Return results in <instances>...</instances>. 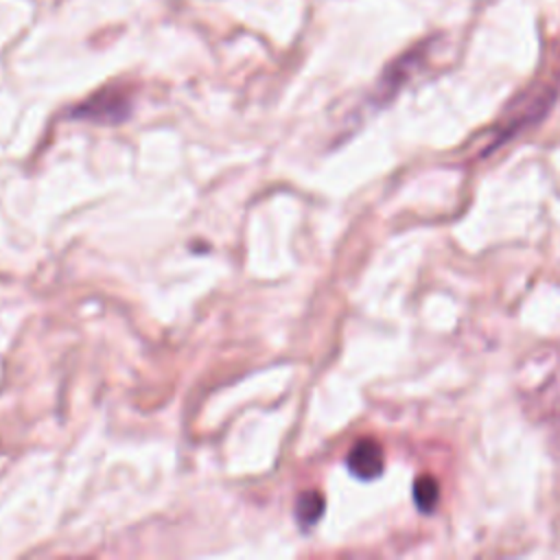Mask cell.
<instances>
[{
    "label": "cell",
    "instance_id": "7a4b0ae2",
    "mask_svg": "<svg viewBox=\"0 0 560 560\" xmlns=\"http://www.w3.org/2000/svg\"><path fill=\"white\" fill-rule=\"evenodd\" d=\"M346 466L354 477H359L363 481L376 479L385 468V455H383L381 444L374 440H359L350 448Z\"/></svg>",
    "mask_w": 560,
    "mask_h": 560
},
{
    "label": "cell",
    "instance_id": "6da1fadb",
    "mask_svg": "<svg viewBox=\"0 0 560 560\" xmlns=\"http://www.w3.org/2000/svg\"><path fill=\"white\" fill-rule=\"evenodd\" d=\"M77 118L96 122H118L129 114V101L116 90H105L72 112Z\"/></svg>",
    "mask_w": 560,
    "mask_h": 560
},
{
    "label": "cell",
    "instance_id": "3957f363",
    "mask_svg": "<svg viewBox=\"0 0 560 560\" xmlns=\"http://www.w3.org/2000/svg\"><path fill=\"white\" fill-rule=\"evenodd\" d=\"M322 514H324V497L319 492L311 490V492L300 494V499L295 503V516L302 527L315 525Z\"/></svg>",
    "mask_w": 560,
    "mask_h": 560
},
{
    "label": "cell",
    "instance_id": "277c9868",
    "mask_svg": "<svg viewBox=\"0 0 560 560\" xmlns=\"http://www.w3.org/2000/svg\"><path fill=\"white\" fill-rule=\"evenodd\" d=\"M440 501V488H438V481L429 475H422L413 481V503L420 512L429 514L433 512V508L438 505Z\"/></svg>",
    "mask_w": 560,
    "mask_h": 560
}]
</instances>
